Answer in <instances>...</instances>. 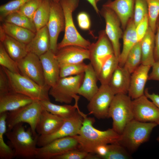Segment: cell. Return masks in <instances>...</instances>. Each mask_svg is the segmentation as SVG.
<instances>
[{"label":"cell","instance_id":"cell-1","mask_svg":"<svg viewBox=\"0 0 159 159\" xmlns=\"http://www.w3.org/2000/svg\"><path fill=\"white\" fill-rule=\"evenodd\" d=\"M82 125L78 135L74 137L78 143V149L88 153H95L97 146L111 144L118 141L120 135L112 128L101 131L95 128L94 117L84 115Z\"/></svg>","mask_w":159,"mask_h":159},{"label":"cell","instance_id":"cell-2","mask_svg":"<svg viewBox=\"0 0 159 159\" xmlns=\"http://www.w3.org/2000/svg\"><path fill=\"white\" fill-rule=\"evenodd\" d=\"M5 135L14 150L15 157L35 158L39 135L34 137L30 128L26 130L23 123L16 125Z\"/></svg>","mask_w":159,"mask_h":159},{"label":"cell","instance_id":"cell-3","mask_svg":"<svg viewBox=\"0 0 159 159\" xmlns=\"http://www.w3.org/2000/svg\"><path fill=\"white\" fill-rule=\"evenodd\" d=\"M157 125L154 122H142L134 119L126 125L117 143L130 153H134L149 140L153 129Z\"/></svg>","mask_w":159,"mask_h":159},{"label":"cell","instance_id":"cell-4","mask_svg":"<svg viewBox=\"0 0 159 159\" xmlns=\"http://www.w3.org/2000/svg\"><path fill=\"white\" fill-rule=\"evenodd\" d=\"M65 19L64 37L58 44L57 49L70 45L76 46L88 49L91 43L79 33L74 23L72 13L78 6L79 0H60Z\"/></svg>","mask_w":159,"mask_h":159},{"label":"cell","instance_id":"cell-5","mask_svg":"<svg viewBox=\"0 0 159 159\" xmlns=\"http://www.w3.org/2000/svg\"><path fill=\"white\" fill-rule=\"evenodd\" d=\"M2 67L7 74L13 91L26 95L34 100H50V87H42L20 73L12 72Z\"/></svg>","mask_w":159,"mask_h":159},{"label":"cell","instance_id":"cell-6","mask_svg":"<svg viewBox=\"0 0 159 159\" xmlns=\"http://www.w3.org/2000/svg\"><path fill=\"white\" fill-rule=\"evenodd\" d=\"M132 100L126 94L115 95L110 107L108 118L112 120V128L121 135L126 125L134 119Z\"/></svg>","mask_w":159,"mask_h":159},{"label":"cell","instance_id":"cell-7","mask_svg":"<svg viewBox=\"0 0 159 159\" xmlns=\"http://www.w3.org/2000/svg\"><path fill=\"white\" fill-rule=\"evenodd\" d=\"M44 109L40 101L32 102L16 110L8 112L6 120L7 131L10 130L16 124L28 123L34 137L37 134L36 129L41 113Z\"/></svg>","mask_w":159,"mask_h":159},{"label":"cell","instance_id":"cell-8","mask_svg":"<svg viewBox=\"0 0 159 159\" xmlns=\"http://www.w3.org/2000/svg\"><path fill=\"white\" fill-rule=\"evenodd\" d=\"M84 76L83 73L74 76L60 77L55 85L50 88L49 95L56 102L70 104L78 94Z\"/></svg>","mask_w":159,"mask_h":159},{"label":"cell","instance_id":"cell-9","mask_svg":"<svg viewBox=\"0 0 159 159\" xmlns=\"http://www.w3.org/2000/svg\"><path fill=\"white\" fill-rule=\"evenodd\" d=\"M84 114L78 106L75 113L71 116L66 118L57 131L48 135H39L37 145L39 147H42L55 139L78 135L82 125Z\"/></svg>","mask_w":159,"mask_h":159},{"label":"cell","instance_id":"cell-10","mask_svg":"<svg viewBox=\"0 0 159 159\" xmlns=\"http://www.w3.org/2000/svg\"><path fill=\"white\" fill-rule=\"evenodd\" d=\"M88 49L90 63L98 76L105 62L114 55L112 44L105 30L99 32L97 40L95 43H91Z\"/></svg>","mask_w":159,"mask_h":159},{"label":"cell","instance_id":"cell-11","mask_svg":"<svg viewBox=\"0 0 159 159\" xmlns=\"http://www.w3.org/2000/svg\"><path fill=\"white\" fill-rule=\"evenodd\" d=\"M115 95L108 85H101L87 105L89 114L99 119L108 118L109 108Z\"/></svg>","mask_w":159,"mask_h":159},{"label":"cell","instance_id":"cell-12","mask_svg":"<svg viewBox=\"0 0 159 159\" xmlns=\"http://www.w3.org/2000/svg\"><path fill=\"white\" fill-rule=\"evenodd\" d=\"M78 145L77 140L74 136L59 138L37 148L35 158L54 159L70 150L77 149Z\"/></svg>","mask_w":159,"mask_h":159},{"label":"cell","instance_id":"cell-13","mask_svg":"<svg viewBox=\"0 0 159 159\" xmlns=\"http://www.w3.org/2000/svg\"><path fill=\"white\" fill-rule=\"evenodd\" d=\"M47 26L50 38L49 49L55 53L57 50L59 35L65 29L64 12L59 2L50 0V14Z\"/></svg>","mask_w":159,"mask_h":159},{"label":"cell","instance_id":"cell-14","mask_svg":"<svg viewBox=\"0 0 159 159\" xmlns=\"http://www.w3.org/2000/svg\"><path fill=\"white\" fill-rule=\"evenodd\" d=\"M100 13L105 21V32L112 44L115 55L118 58L121 52L119 41L122 34L121 22L115 13L110 8L102 6Z\"/></svg>","mask_w":159,"mask_h":159},{"label":"cell","instance_id":"cell-15","mask_svg":"<svg viewBox=\"0 0 159 159\" xmlns=\"http://www.w3.org/2000/svg\"><path fill=\"white\" fill-rule=\"evenodd\" d=\"M17 62L20 74L42 87L48 86L45 83L39 56L32 53H28L24 57Z\"/></svg>","mask_w":159,"mask_h":159},{"label":"cell","instance_id":"cell-16","mask_svg":"<svg viewBox=\"0 0 159 159\" xmlns=\"http://www.w3.org/2000/svg\"><path fill=\"white\" fill-rule=\"evenodd\" d=\"M132 105L134 119L159 125V108L145 95L132 100Z\"/></svg>","mask_w":159,"mask_h":159},{"label":"cell","instance_id":"cell-17","mask_svg":"<svg viewBox=\"0 0 159 159\" xmlns=\"http://www.w3.org/2000/svg\"><path fill=\"white\" fill-rule=\"evenodd\" d=\"M55 54L59 66L81 63L90 57L88 49L76 46H65L57 49Z\"/></svg>","mask_w":159,"mask_h":159},{"label":"cell","instance_id":"cell-18","mask_svg":"<svg viewBox=\"0 0 159 159\" xmlns=\"http://www.w3.org/2000/svg\"><path fill=\"white\" fill-rule=\"evenodd\" d=\"M39 57L46 84L50 87H53L60 77L59 65L55 53L49 49Z\"/></svg>","mask_w":159,"mask_h":159},{"label":"cell","instance_id":"cell-19","mask_svg":"<svg viewBox=\"0 0 159 159\" xmlns=\"http://www.w3.org/2000/svg\"><path fill=\"white\" fill-rule=\"evenodd\" d=\"M151 67L141 64L131 74L128 95L132 100L144 95L145 87Z\"/></svg>","mask_w":159,"mask_h":159},{"label":"cell","instance_id":"cell-20","mask_svg":"<svg viewBox=\"0 0 159 159\" xmlns=\"http://www.w3.org/2000/svg\"><path fill=\"white\" fill-rule=\"evenodd\" d=\"M65 119L44 109L36 126V132L39 135H47L53 133L60 128Z\"/></svg>","mask_w":159,"mask_h":159},{"label":"cell","instance_id":"cell-21","mask_svg":"<svg viewBox=\"0 0 159 159\" xmlns=\"http://www.w3.org/2000/svg\"><path fill=\"white\" fill-rule=\"evenodd\" d=\"M135 0H110L103 6L112 10L118 17L123 29L132 18L134 13Z\"/></svg>","mask_w":159,"mask_h":159},{"label":"cell","instance_id":"cell-22","mask_svg":"<svg viewBox=\"0 0 159 159\" xmlns=\"http://www.w3.org/2000/svg\"><path fill=\"white\" fill-rule=\"evenodd\" d=\"M34 100L26 95L14 91L1 95L0 114L16 110Z\"/></svg>","mask_w":159,"mask_h":159},{"label":"cell","instance_id":"cell-23","mask_svg":"<svg viewBox=\"0 0 159 159\" xmlns=\"http://www.w3.org/2000/svg\"><path fill=\"white\" fill-rule=\"evenodd\" d=\"M0 40L9 55L16 62L24 57L28 53L26 44L7 35L1 26Z\"/></svg>","mask_w":159,"mask_h":159},{"label":"cell","instance_id":"cell-24","mask_svg":"<svg viewBox=\"0 0 159 159\" xmlns=\"http://www.w3.org/2000/svg\"><path fill=\"white\" fill-rule=\"evenodd\" d=\"M98 80V75L90 63L87 64L78 94L90 101L98 90L99 87L97 85Z\"/></svg>","mask_w":159,"mask_h":159},{"label":"cell","instance_id":"cell-25","mask_svg":"<svg viewBox=\"0 0 159 159\" xmlns=\"http://www.w3.org/2000/svg\"><path fill=\"white\" fill-rule=\"evenodd\" d=\"M131 74L124 67L118 65L108 83L115 95L128 94Z\"/></svg>","mask_w":159,"mask_h":159},{"label":"cell","instance_id":"cell-26","mask_svg":"<svg viewBox=\"0 0 159 159\" xmlns=\"http://www.w3.org/2000/svg\"><path fill=\"white\" fill-rule=\"evenodd\" d=\"M50 38L47 26L37 31L35 35L26 44L28 53L39 57L49 49Z\"/></svg>","mask_w":159,"mask_h":159},{"label":"cell","instance_id":"cell-27","mask_svg":"<svg viewBox=\"0 0 159 159\" xmlns=\"http://www.w3.org/2000/svg\"><path fill=\"white\" fill-rule=\"evenodd\" d=\"M123 45L118 58L119 65L123 67L129 52L138 42L133 19L128 21L123 35Z\"/></svg>","mask_w":159,"mask_h":159},{"label":"cell","instance_id":"cell-28","mask_svg":"<svg viewBox=\"0 0 159 159\" xmlns=\"http://www.w3.org/2000/svg\"><path fill=\"white\" fill-rule=\"evenodd\" d=\"M155 33L149 26L146 34L141 41V64L152 67L154 58Z\"/></svg>","mask_w":159,"mask_h":159},{"label":"cell","instance_id":"cell-29","mask_svg":"<svg viewBox=\"0 0 159 159\" xmlns=\"http://www.w3.org/2000/svg\"><path fill=\"white\" fill-rule=\"evenodd\" d=\"M0 26L7 35L26 44L30 42L35 34L27 29L5 22Z\"/></svg>","mask_w":159,"mask_h":159},{"label":"cell","instance_id":"cell-30","mask_svg":"<svg viewBox=\"0 0 159 159\" xmlns=\"http://www.w3.org/2000/svg\"><path fill=\"white\" fill-rule=\"evenodd\" d=\"M79 97L77 95L74 98L75 103L74 105L67 104L58 105L52 103L50 100L39 101L44 109L53 114L66 118L72 116L76 111Z\"/></svg>","mask_w":159,"mask_h":159},{"label":"cell","instance_id":"cell-31","mask_svg":"<svg viewBox=\"0 0 159 159\" xmlns=\"http://www.w3.org/2000/svg\"><path fill=\"white\" fill-rule=\"evenodd\" d=\"M8 112L0 114V158L11 159L15 157L14 150L5 142L4 135L7 131L6 120Z\"/></svg>","mask_w":159,"mask_h":159},{"label":"cell","instance_id":"cell-32","mask_svg":"<svg viewBox=\"0 0 159 159\" xmlns=\"http://www.w3.org/2000/svg\"><path fill=\"white\" fill-rule=\"evenodd\" d=\"M50 0H43L33 17V22L37 31L47 24L50 16Z\"/></svg>","mask_w":159,"mask_h":159},{"label":"cell","instance_id":"cell-33","mask_svg":"<svg viewBox=\"0 0 159 159\" xmlns=\"http://www.w3.org/2000/svg\"><path fill=\"white\" fill-rule=\"evenodd\" d=\"M119 65L118 58L114 55L104 63L98 76L101 85H108L114 72Z\"/></svg>","mask_w":159,"mask_h":159},{"label":"cell","instance_id":"cell-34","mask_svg":"<svg viewBox=\"0 0 159 159\" xmlns=\"http://www.w3.org/2000/svg\"><path fill=\"white\" fill-rule=\"evenodd\" d=\"M141 41L138 42L128 53L124 67L131 74L141 64Z\"/></svg>","mask_w":159,"mask_h":159},{"label":"cell","instance_id":"cell-35","mask_svg":"<svg viewBox=\"0 0 159 159\" xmlns=\"http://www.w3.org/2000/svg\"><path fill=\"white\" fill-rule=\"evenodd\" d=\"M3 21L27 29L35 33L37 31L33 21L18 11L9 14L4 19Z\"/></svg>","mask_w":159,"mask_h":159},{"label":"cell","instance_id":"cell-36","mask_svg":"<svg viewBox=\"0 0 159 159\" xmlns=\"http://www.w3.org/2000/svg\"><path fill=\"white\" fill-rule=\"evenodd\" d=\"M108 148L107 153L102 159H129L132 158L130 153L118 143L108 145Z\"/></svg>","mask_w":159,"mask_h":159},{"label":"cell","instance_id":"cell-37","mask_svg":"<svg viewBox=\"0 0 159 159\" xmlns=\"http://www.w3.org/2000/svg\"><path fill=\"white\" fill-rule=\"evenodd\" d=\"M87 64L84 62L59 66V76L63 77L77 75L84 73Z\"/></svg>","mask_w":159,"mask_h":159},{"label":"cell","instance_id":"cell-38","mask_svg":"<svg viewBox=\"0 0 159 159\" xmlns=\"http://www.w3.org/2000/svg\"><path fill=\"white\" fill-rule=\"evenodd\" d=\"M31 0H12L0 6V19L3 21L9 14L17 11L25 4Z\"/></svg>","mask_w":159,"mask_h":159},{"label":"cell","instance_id":"cell-39","mask_svg":"<svg viewBox=\"0 0 159 159\" xmlns=\"http://www.w3.org/2000/svg\"><path fill=\"white\" fill-rule=\"evenodd\" d=\"M0 64L9 71L15 73H20L17 62L9 55L2 43L0 42Z\"/></svg>","mask_w":159,"mask_h":159},{"label":"cell","instance_id":"cell-40","mask_svg":"<svg viewBox=\"0 0 159 159\" xmlns=\"http://www.w3.org/2000/svg\"><path fill=\"white\" fill-rule=\"evenodd\" d=\"M146 0L148 6V14L149 26L155 33L159 16V0Z\"/></svg>","mask_w":159,"mask_h":159},{"label":"cell","instance_id":"cell-41","mask_svg":"<svg viewBox=\"0 0 159 159\" xmlns=\"http://www.w3.org/2000/svg\"><path fill=\"white\" fill-rule=\"evenodd\" d=\"M148 14L146 0H135L133 21L136 26Z\"/></svg>","mask_w":159,"mask_h":159},{"label":"cell","instance_id":"cell-42","mask_svg":"<svg viewBox=\"0 0 159 159\" xmlns=\"http://www.w3.org/2000/svg\"><path fill=\"white\" fill-rule=\"evenodd\" d=\"M43 0H31L23 5L17 11L33 21L34 16Z\"/></svg>","mask_w":159,"mask_h":159},{"label":"cell","instance_id":"cell-43","mask_svg":"<svg viewBox=\"0 0 159 159\" xmlns=\"http://www.w3.org/2000/svg\"><path fill=\"white\" fill-rule=\"evenodd\" d=\"M88 154L78 149H74L57 156L54 159H86Z\"/></svg>","mask_w":159,"mask_h":159},{"label":"cell","instance_id":"cell-44","mask_svg":"<svg viewBox=\"0 0 159 159\" xmlns=\"http://www.w3.org/2000/svg\"><path fill=\"white\" fill-rule=\"evenodd\" d=\"M149 25L148 14L135 26V31L138 42L141 41L148 29Z\"/></svg>","mask_w":159,"mask_h":159},{"label":"cell","instance_id":"cell-45","mask_svg":"<svg viewBox=\"0 0 159 159\" xmlns=\"http://www.w3.org/2000/svg\"><path fill=\"white\" fill-rule=\"evenodd\" d=\"M13 91L11 88L8 77L3 68H0V95Z\"/></svg>","mask_w":159,"mask_h":159},{"label":"cell","instance_id":"cell-46","mask_svg":"<svg viewBox=\"0 0 159 159\" xmlns=\"http://www.w3.org/2000/svg\"><path fill=\"white\" fill-rule=\"evenodd\" d=\"M79 27L82 29L88 30L91 26V21L88 14L85 12L79 13L77 17Z\"/></svg>","mask_w":159,"mask_h":159},{"label":"cell","instance_id":"cell-47","mask_svg":"<svg viewBox=\"0 0 159 159\" xmlns=\"http://www.w3.org/2000/svg\"><path fill=\"white\" fill-rule=\"evenodd\" d=\"M151 67L152 71L149 74L148 80L159 81V61H155Z\"/></svg>","mask_w":159,"mask_h":159},{"label":"cell","instance_id":"cell-48","mask_svg":"<svg viewBox=\"0 0 159 159\" xmlns=\"http://www.w3.org/2000/svg\"><path fill=\"white\" fill-rule=\"evenodd\" d=\"M157 32L155 35L154 58L155 61H159V21L157 23Z\"/></svg>","mask_w":159,"mask_h":159},{"label":"cell","instance_id":"cell-49","mask_svg":"<svg viewBox=\"0 0 159 159\" xmlns=\"http://www.w3.org/2000/svg\"><path fill=\"white\" fill-rule=\"evenodd\" d=\"M108 149V144L101 145L96 148L95 153L97 155L100 159L102 158L107 153Z\"/></svg>","mask_w":159,"mask_h":159},{"label":"cell","instance_id":"cell-50","mask_svg":"<svg viewBox=\"0 0 159 159\" xmlns=\"http://www.w3.org/2000/svg\"><path fill=\"white\" fill-rule=\"evenodd\" d=\"M144 95L159 108V95L154 93H150L147 89L145 90Z\"/></svg>","mask_w":159,"mask_h":159},{"label":"cell","instance_id":"cell-51","mask_svg":"<svg viewBox=\"0 0 159 159\" xmlns=\"http://www.w3.org/2000/svg\"><path fill=\"white\" fill-rule=\"evenodd\" d=\"M89 3L92 6L95 11L97 14H99L100 12V11L98 8L97 3L96 2L95 0H87Z\"/></svg>","mask_w":159,"mask_h":159},{"label":"cell","instance_id":"cell-52","mask_svg":"<svg viewBox=\"0 0 159 159\" xmlns=\"http://www.w3.org/2000/svg\"><path fill=\"white\" fill-rule=\"evenodd\" d=\"M56 2H59L60 0H52Z\"/></svg>","mask_w":159,"mask_h":159},{"label":"cell","instance_id":"cell-53","mask_svg":"<svg viewBox=\"0 0 159 159\" xmlns=\"http://www.w3.org/2000/svg\"><path fill=\"white\" fill-rule=\"evenodd\" d=\"M156 139L157 141L159 143V136L157 137Z\"/></svg>","mask_w":159,"mask_h":159},{"label":"cell","instance_id":"cell-54","mask_svg":"<svg viewBox=\"0 0 159 159\" xmlns=\"http://www.w3.org/2000/svg\"><path fill=\"white\" fill-rule=\"evenodd\" d=\"M100 0H95V1L97 4Z\"/></svg>","mask_w":159,"mask_h":159}]
</instances>
